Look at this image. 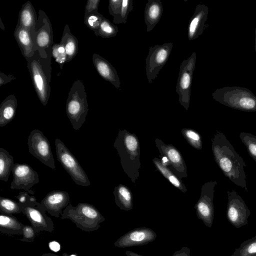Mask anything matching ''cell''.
<instances>
[{"instance_id": "cell-5", "label": "cell", "mask_w": 256, "mask_h": 256, "mask_svg": "<svg viewBox=\"0 0 256 256\" xmlns=\"http://www.w3.org/2000/svg\"><path fill=\"white\" fill-rule=\"evenodd\" d=\"M60 218L69 219L76 226L86 232L96 230L105 218L93 205L79 202L76 206L69 204L63 210Z\"/></svg>"}, {"instance_id": "cell-10", "label": "cell", "mask_w": 256, "mask_h": 256, "mask_svg": "<svg viewBox=\"0 0 256 256\" xmlns=\"http://www.w3.org/2000/svg\"><path fill=\"white\" fill-rule=\"evenodd\" d=\"M29 152L43 164L56 168L55 161L47 138L39 130H32L28 138Z\"/></svg>"}, {"instance_id": "cell-33", "label": "cell", "mask_w": 256, "mask_h": 256, "mask_svg": "<svg viewBox=\"0 0 256 256\" xmlns=\"http://www.w3.org/2000/svg\"><path fill=\"white\" fill-rule=\"evenodd\" d=\"M239 136L246 146L249 155L256 162V136L249 132H242Z\"/></svg>"}, {"instance_id": "cell-6", "label": "cell", "mask_w": 256, "mask_h": 256, "mask_svg": "<svg viewBox=\"0 0 256 256\" xmlns=\"http://www.w3.org/2000/svg\"><path fill=\"white\" fill-rule=\"evenodd\" d=\"M66 111L72 128L78 130L85 122L88 111L86 93L80 80H76L72 84L66 101Z\"/></svg>"}, {"instance_id": "cell-26", "label": "cell", "mask_w": 256, "mask_h": 256, "mask_svg": "<svg viewBox=\"0 0 256 256\" xmlns=\"http://www.w3.org/2000/svg\"><path fill=\"white\" fill-rule=\"evenodd\" d=\"M24 226L12 214L0 212V231L2 233L8 234H22Z\"/></svg>"}, {"instance_id": "cell-30", "label": "cell", "mask_w": 256, "mask_h": 256, "mask_svg": "<svg viewBox=\"0 0 256 256\" xmlns=\"http://www.w3.org/2000/svg\"><path fill=\"white\" fill-rule=\"evenodd\" d=\"M256 235L242 242L230 256H256Z\"/></svg>"}, {"instance_id": "cell-49", "label": "cell", "mask_w": 256, "mask_h": 256, "mask_svg": "<svg viewBox=\"0 0 256 256\" xmlns=\"http://www.w3.org/2000/svg\"><path fill=\"white\" fill-rule=\"evenodd\" d=\"M62 256H78L76 254H72L70 255H68V254L64 253L62 254Z\"/></svg>"}, {"instance_id": "cell-35", "label": "cell", "mask_w": 256, "mask_h": 256, "mask_svg": "<svg viewBox=\"0 0 256 256\" xmlns=\"http://www.w3.org/2000/svg\"><path fill=\"white\" fill-rule=\"evenodd\" d=\"M133 8L132 0H122L120 14L116 20H113V22L114 24H126L128 15Z\"/></svg>"}, {"instance_id": "cell-39", "label": "cell", "mask_w": 256, "mask_h": 256, "mask_svg": "<svg viewBox=\"0 0 256 256\" xmlns=\"http://www.w3.org/2000/svg\"><path fill=\"white\" fill-rule=\"evenodd\" d=\"M36 234L32 226L24 225L22 230L23 237L20 240L26 242H32L34 240Z\"/></svg>"}, {"instance_id": "cell-21", "label": "cell", "mask_w": 256, "mask_h": 256, "mask_svg": "<svg viewBox=\"0 0 256 256\" xmlns=\"http://www.w3.org/2000/svg\"><path fill=\"white\" fill-rule=\"evenodd\" d=\"M38 16L32 4L28 0L22 5L17 24L28 30L33 38L36 33Z\"/></svg>"}, {"instance_id": "cell-9", "label": "cell", "mask_w": 256, "mask_h": 256, "mask_svg": "<svg viewBox=\"0 0 256 256\" xmlns=\"http://www.w3.org/2000/svg\"><path fill=\"white\" fill-rule=\"evenodd\" d=\"M172 46V42H166L149 48L148 53L146 58V76L149 83L153 82L160 71L166 64Z\"/></svg>"}, {"instance_id": "cell-46", "label": "cell", "mask_w": 256, "mask_h": 256, "mask_svg": "<svg viewBox=\"0 0 256 256\" xmlns=\"http://www.w3.org/2000/svg\"><path fill=\"white\" fill-rule=\"evenodd\" d=\"M42 256H60L56 255V254H54L48 252V253H44V254L42 255Z\"/></svg>"}, {"instance_id": "cell-31", "label": "cell", "mask_w": 256, "mask_h": 256, "mask_svg": "<svg viewBox=\"0 0 256 256\" xmlns=\"http://www.w3.org/2000/svg\"><path fill=\"white\" fill-rule=\"evenodd\" d=\"M118 32V28L104 17L98 30L94 33L96 36L110 38L116 36Z\"/></svg>"}, {"instance_id": "cell-17", "label": "cell", "mask_w": 256, "mask_h": 256, "mask_svg": "<svg viewBox=\"0 0 256 256\" xmlns=\"http://www.w3.org/2000/svg\"><path fill=\"white\" fill-rule=\"evenodd\" d=\"M156 146L161 154L166 157L168 164L172 168V172L179 178L187 177L186 166L179 151L172 144H166L160 140H155Z\"/></svg>"}, {"instance_id": "cell-48", "label": "cell", "mask_w": 256, "mask_h": 256, "mask_svg": "<svg viewBox=\"0 0 256 256\" xmlns=\"http://www.w3.org/2000/svg\"><path fill=\"white\" fill-rule=\"evenodd\" d=\"M0 27L2 30H4V26L3 25V24L2 22V20L0 18Z\"/></svg>"}, {"instance_id": "cell-1", "label": "cell", "mask_w": 256, "mask_h": 256, "mask_svg": "<svg viewBox=\"0 0 256 256\" xmlns=\"http://www.w3.org/2000/svg\"><path fill=\"white\" fill-rule=\"evenodd\" d=\"M212 149L215 162L223 174L248 192L245 162L223 132L217 130L214 134L212 138Z\"/></svg>"}, {"instance_id": "cell-11", "label": "cell", "mask_w": 256, "mask_h": 256, "mask_svg": "<svg viewBox=\"0 0 256 256\" xmlns=\"http://www.w3.org/2000/svg\"><path fill=\"white\" fill-rule=\"evenodd\" d=\"M216 180L210 181L202 186L200 196L194 208L198 219L202 220L207 227L210 228L214 218V198Z\"/></svg>"}, {"instance_id": "cell-13", "label": "cell", "mask_w": 256, "mask_h": 256, "mask_svg": "<svg viewBox=\"0 0 256 256\" xmlns=\"http://www.w3.org/2000/svg\"><path fill=\"white\" fill-rule=\"evenodd\" d=\"M227 194V220L236 228L247 224L250 211L244 201L234 190H228Z\"/></svg>"}, {"instance_id": "cell-41", "label": "cell", "mask_w": 256, "mask_h": 256, "mask_svg": "<svg viewBox=\"0 0 256 256\" xmlns=\"http://www.w3.org/2000/svg\"><path fill=\"white\" fill-rule=\"evenodd\" d=\"M34 194V191L30 189L28 191H20L15 197L20 204H24L29 202L30 196Z\"/></svg>"}, {"instance_id": "cell-27", "label": "cell", "mask_w": 256, "mask_h": 256, "mask_svg": "<svg viewBox=\"0 0 256 256\" xmlns=\"http://www.w3.org/2000/svg\"><path fill=\"white\" fill-rule=\"evenodd\" d=\"M114 194L116 206L122 210L128 211L133 208L132 198L128 188L122 184L115 187Z\"/></svg>"}, {"instance_id": "cell-23", "label": "cell", "mask_w": 256, "mask_h": 256, "mask_svg": "<svg viewBox=\"0 0 256 256\" xmlns=\"http://www.w3.org/2000/svg\"><path fill=\"white\" fill-rule=\"evenodd\" d=\"M163 12V6L160 0H148L144 12V20L146 32L152 31L159 22Z\"/></svg>"}, {"instance_id": "cell-20", "label": "cell", "mask_w": 256, "mask_h": 256, "mask_svg": "<svg viewBox=\"0 0 256 256\" xmlns=\"http://www.w3.org/2000/svg\"><path fill=\"white\" fill-rule=\"evenodd\" d=\"M94 66L100 74L104 80L110 82L116 88L120 86V79L116 68L106 59L94 53L92 56Z\"/></svg>"}, {"instance_id": "cell-3", "label": "cell", "mask_w": 256, "mask_h": 256, "mask_svg": "<svg viewBox=\"0 0 256 256\" xmlns=\"http://www.w3.org/2000/svg\"><path fill=\"white\" fill-rule=\"evenodd\" d=\"M114 146L118 152L123 170L135 183L139 176L140 167L138 138L126 130H120Z\"/></svg>"}, {"instance_id": "cell-44", "label": "cell", "mask_w": 256, "mask_h": 256, "mask_svg": "<svg viewBox=\"0 0 256 256\" xmlns=\"http://www.w3.org/2000/svg\"><path fill=\"white\" fill-rule=\"evenodd\" d=\"M50 249L54 252H58L60 250V244L56 241H52L48 243Z\"/></svg>"}, {"instance_id": "cell-40", "label": "cell", "mask_w": 256, "mask_h": 256, "mask_svg": "<svg viewBox=\"0 0 256 256\" xmlns=\"http://www.w3.org/2000/svg\"><path fill=\"white\" fill-rule=\"evenodd\" d=\"M100 0H88L85 6L84 18L88 15L98 12Z\"/></svg>"}, {"instance_id": "cell-45", "label": "cell", "mask_w": 256, "mask_h": 256, "mask_svg": "<svg viewBox=\"0 0 256 256\" xmlns=\"http://www.w3.org/2000/svg\"><path fill=\"white\" fill-rule=\"evenodd\" d=\"M126 256H144L136 252L127 250L125 252Z\"/></svg>"}, {"instance_id": "cell-38", "label": "cell", "mask_w": 256, "mask_h": 256, "mask_svg": "<svg viewBox=\"0 0 256 256\" xmlns=\"http://www.w3.org/2000/svg\"><path fill=\"white\" fill-rule=\"evenodd\" d=\"M122 0H110L108 1V12L113 16V20L117 18L120 14Z\"/></svg>"}, {"instance_id": "cell-4", "label": "cell", "mask_w": 256, "mask_h": 256, "mask_svg": "<svg viewBox=\"0 0 256 256\" xmlns=\"http://www.w3.org/2000/svg\"><path fill=\"white\" fill-rule=\"evenodd\" d=\"M212 98L225 106L244 112H256V96L248 88L232 86L218 88Z\"/></svg>"}, {"instance_id": "cell-18", "label": "cell", "mask_w": 256, "mask_h": 256, "mask_svg": "<svg viewBox=\"0 0 256 256\" xmlns=\"http://www.w3.org/2000/svg\"><path fill=\"white\" fill-rule=\"evenodd\" d=\"M40 203L46 212L52 216L59 218L63 209L70 204L69 194L64 190H54L47 194Z\"/></svg>"}, {"instance_id": "cell-50", "label": "cell", "mask_w": 256, "mask_h": 256, "mask_svg": "<svg viewBox=\"0 0 256 256\" xmlns=\"http://www.w3.org/2000/svg\"></svg>"}, {"instance_id": "cell-7", "label": "cell", "mask_w": 256, "mask_h": 256, "mask_svg": "<svg viewBox=\"0 0 256 256\" xmlns=\"http://www.w3.org/2000/svg\"><path fill=\"white\" fill-rule=\"evenodd\" d=\"M57 160L70 174L76 184L83 186L90 185V182L76 158L59 138L55 140Z\"/></svg>"}, {"instance_id": "cell-8", "label": "cell", "mask_w": 256, "mask_h": 256, "mask_svg": "<svg viewBox=\"0 0 256 256\" xmlns=\"http://www.w3.org/2000/svg\"><path fill=\"white\" fill-rule=\"evenodd\" d=\"M196 58V53L193 52L182 62L180 67L176 90L178 96V102L186 110H188L190 103V88Z\"/></svg>"}, {"instance_id": "cell-47", "label": "cell", "mask_w": 256, "mask_h": 256, "mask_svg": "<svg viewBox=\"0 0 256 256\" xmlns=\"http://www.w3.org/2000/svg\"><path fill=\"white\" fill-rule=\"evenodd\" d=\"M254 33H255V37H254V49H255V52H256V28H255Z\"/></svg>"}, {"instance_id": "cell-32", "label": "cell", "mask_w": 256, "mask_h": 256, "mask_svg": "<svg viewBox=\"0 0 256 256\" xmlns=\"http://www.w3.org/2000/svg\"><path fill=\"white\" fill-rule=\"evenodd\" d=\"M0 212L6 214L22 213L21 204L8 198L0 197Z\"/></svg>"}, {"instance_id": "cell-43", "label": "cell", "mask_w": 256, "mask_h": 256, "mask_svg": "<svg viewBox=\"0 0 256 256\" xmlns=\"http://www.w3.org/2000/svg\"><path fill=\"white\" fill-rule=\"evenodd\" d=\"M172 256H191L190 250L188 248L184 246L180 250L175 252Z\"/></svg>"}, {"instance_id": "cell-42", "label": "cell", "mask_w": 256, "mask_h": 256, "mask_svg": "<svg viewBox=\"0 0 256 256\" xmlns=\"http://www.w3.org/2000/svg\"><path fill=\"white\" fill-rule=\"evenodd\" d=\"M16 79V78L12 74L6 75L4 73L0 72V86L6 84L12 80Z\"/></svg>"}, {"instance_id": "cell-12", "label": "cell", "mask_w": 256, "mask_h": 256, "mask_svg": "<svg viewBox=\"0 0 256 256\" xmlns=\"http://www.w3.org/2000/svg\"><path fill=\"white\" fill-rule=\"evenodd\" d=\"M36 33L32 38L36 50L42 57L48 56L46 51L54 45L53 30L51 22L44 12L38 10Z\"/></svg>"}, {"instance_id": "cell-22", "label": "cell", "mask_w": 256, "mask_h": 256, "mask_svg": "<svg viewBox=\"0 0 256 256\" xmlns=\"http://www.w3.org/2000/svg\"><path fill=\"white\" fill-rule=\"evenodd\" d=\"M14 34L20 50L26 60L32 57L36 50L30 33L26 29L16 24Z\"/></svg>"}, {"instance_id": "cell-19", "label": "cell", "mask_w": 256, "mask_h": 256, "mask_svg": "<svg viewBox=\"0 0 256 256\" xmlns=\"http://www.w3.org/2000/svg\"><path fill=\"white\" fill-rule=\"evenodd\" d=\"M208 8L204 4H198L190 20L188 28V37L191 41L198 38L204 31L208 18Z\"/></svg>"}, {"instance_id": "cell-2", "label": "cell", "mask_w": 256, "mask_h": 256, "mask_svg": "<svg viewBox=\"0 0 256 256\" xmlns=\"http://www.w3.org/2000/svg\"><path fill=\"white\" fill-rule=\"evenodd\" d=\"M46 54L47 56L42 57L37 50L32 57L26 60L28 69L35 91L44 106L47 104L50 94L52 48L46 51Z\"/></svg>"}, {"instance_id": "cell-25", "label": "cell", "mask_w": 256, "mask_h": 256, "mask_svg": "<svg viewBox=\"0 0 256 256\" xmlns=\"http://www.w3.org/2000/svg\"><path fill=\"white\" fill-rule=\"evenodd\" d=\"M60 44L65 49L67 57L66 62H70L78 52V42L76 38L70 32L68 24L64 27Z\"/></svg>"}, {"instance_id": "cell-15", "label": "cell", "mask_w": 256, "mask_h": 256, "mask_svg": "<svg viewBox=\"0 0 256 256\" xmlns=\"http://www.w3.org/2000/svg\"><path fill=\"white\" fill-rule=\"evenodd\" d=\"M12 172L13 180L10 186L12 190L28 191L40 182L38 173L28 164H14Z\"/></svg>"}, {"instance_id": "cell-37", "label": "cell", "mask_w": 256, "mask_h": 256, "mask_svg": "<svg viewBox=\"0 0 256 256\" xmlns=\"http://www.w3.org/2000/svg\"><path fill=\"white\" fill-rule=\"evenodd\" d=\"M104 16L98 12L84 18V23L90 30L96 32L99 28Z\"/></svg>"}, {"instance_id": "cell-24", "label": "cell", "mask_w": 256, "mask_h": 256, "mask_svg": "<svg viewBox=\"0 0 256 256\" xmlns=\"http://www.w3.org/2000/svg\"><path fill=\"white\" fill-rule=\"evenodd\" d=\"M18 106L14 94H10L3 100L0 105V126L3 127L14 118Z\"/></svg>"}, {"instance_id": "cell-14", "label": "cell", "mask_w": 256, "mask_h": 256, "mask_svg": "<svg viewBox=\"0 0 256 256\" xmlns=\"http://www.w3.org/2000/svg\"><path fill=\"white\" fill-rule=\"evenodd\" d=\"M22 213L30 222L36 234L45 231L52 232L54 230L52 218L47 216L40 202L21 204Z\"/></svg>"}, {"instance_id": "cell-28", "label": "cell", "mask_w": 256, "mask_h": 256, "mask_svg": "<svg viewBox=\"0 0 256 256\" xmlns=\"http://www.w3.org/2000/svg\"><path fill=\"white\" fill-rule=\"evenodd\" d=\"M14 161L13 156L5 149L0 148V180L7 182L12 170Z\"/></svg>"}, {"instance_id": "cell-16", "label": "cell", "mask_w": 256, "mask_h": 256, "mask_svg": "<svg viewBox=\"0 0 256 256\" xmlns=\"http://www.w3.org/2000/svg\"><path fill=\"white\" fill-rule=\"evenodd\" d=\"M156 234L150 228L140 227L134 228L120 236L114 243L119 248L143 246L154 241Z\"/></svg>"}, {"instance_id": "cell-36", "label": "cell", "mask_w": 256, "mask_h": 256, "mask_svg": "<svg viewBox=\"0 0 256 256\" xmlns=\"http://www.w3.org/2000/svg\"><path fill=\"white\" fill-rule=\"evenodd\" d=\"M52 56L60 65V69L66 62L67 57L64 46L60 44H54L52 47Z\"/></svg>"}, {"instance_id": "cell-29", "label": "cell", "mask_w": 256, "mask_h": 256, "mask_svg": "<svg viewBox=\"0 0 256 256\" xmlns=\"http://www.w3.org/2000/svg\"><path fill=\"white\" fill-rule=\"evenodd\" d=\"M153 162L158 170L172 184L184 192L187 191V189L184 184L160 160L154 158L153 160Z\"/></svg>"}, {"instance_id": "cell-34", "label": "cell", "mask_w": 256, "mask_h": 256, "mask_svg": "<svg viewBox=\"0 0 256 256\" xmlns=\"http://www.w3.org/2000/svg\"><path fill=\"white\" fill-rule=\"evenodd\" d=\"M182 133L188 142L194 148L200 150L202 149V140L200 136L195 130L184 128Z\"/></svg>"}]
</instances>
